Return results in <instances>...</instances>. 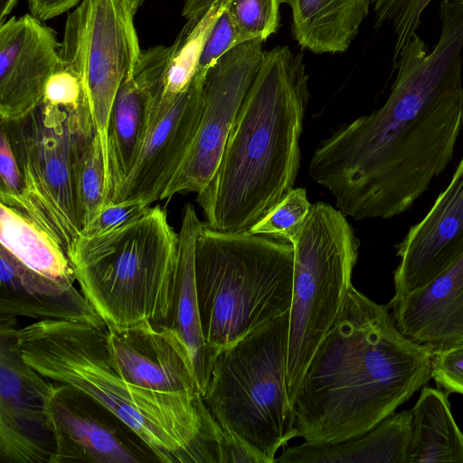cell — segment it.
<instances>
[{
  "label": "cell",
  "mask_w": 463,
  "mask_h": 463,
  "mask_svg": "<svg viewBox=\"0 0 463 463\" xmlns=\"http://www.w3.org/2000/svg\"><path fill=\"white\" fill-rule=\"evenodd\" d=\"M201 326L214 358L290 310L294 249L268 236L224 232L204 222L194 246Z\"/></svg>",
  "instance_id": "6"
},
{
  "label": "cell",
  "mask_w": 463,
  "mask_h": 463,
  "mask_svg": "<svg viewBox=\"0 0 463 463\" xmlns=\"http://www.w3.org/2000/svg\"><path fill=\"white\" fill-rule=\"evenodd\" d=\"M0 459L54 463L50 402L55 383L24 361L15 317L0 316Z\"/></svg>",
  "instance_id": "11"
},
{
  "label": "cell",
  "mask_w": 463,
  "mask_h": 463,
  "mask_svg": "<svg viewBox=\"0 0 463 463\" xmlns=\"http://www.w3.org/2000/svg\"><path fill=\"white\" fill-rule=\"evenodd\" d=\"M204 77L197 71L183 92L152 102L139 156L109 203L137 199L151 204L161 200L195 137L203 109Z\"/></svg>",
  "instance_id": "13"
},
{
  "label": "cell",
  "mask_w": 463,
  "mask_h": 463,
  "mask_svg": "<svg viewBox=\"0 0 463 463\" xmlns=\"http://www.w3.org/2000/svg\"><path fill=\"white\" fill-rule=\"evenodd\" d=\"M432 0H371L375 28L390 24L394 32L393 65L402 48L408 43L421 22L425 9Z\"/></svg>",
  "instance_id": "30"
},
{
  "label": "cell",
  "mask_w": 463,
  "mask_h": 463,
  "mask_svg": "<svg viewBox=\"0 0 463 463\" xmlns=\"http://www.w3.org/2000/svg\"><path fill=\"white\" fill-rule=\"evenodd\" d=\"M59 47L55 32L33 14L0 24L1 120L23 118L43 103Z\"/></svg>",
  "instance_id": "15"
},
{
  "label": "cell",
  "mask_w": 463,
  "mask_h": 463,
  "mask_svg": "<svg viewBox=\"0 0 463 463\" xmlns=\"http://www.w3.org/2000/svg\"><path fill=\"white\" fill-rule=\"evenodd\" d=\"M150 204L143 200H124L107 203L80 235L90 237L117 228L142 214Z\"/></svg>",
  "instance_id": "31"
},
{
  "label": "cell",
  "mask_w": 463,
  "mask_h": 463,
  "mask_svg": "<svg viewBox=\"0 0 463 463\" xmlns=\"http://www.w3.org/2000/svg\"><path fill=\"white\" fill-rule=\"evenodd\" d=\"M291 9L294 39L312 52L347 51L370 10L371 0H281Z\"/></svg>",
  "instance_id": "23"
},
{
  "label": "cell",
  "mask_w": 463,
  "mask_h": 463,
  "mask_svg": "<svg viewBox=\"0 0 463 463\" xmlns=\"http://www.w3.org/2000/svg\"><path fill=\"white\" fill-rule=\"evenodd\" d=\"M18 0H0V24L7 20Z\"/></svg>",
  "instance_id": "35"
},
{
  "label": "cell",
  "mask_w": 463,
  "mask_h": 463,
  "mask_svg": "<svg viewBox=\"0 0 463 463\" xmlns=\"http://www.w3.org/2000/svg\"><path fill=\"white\" fill-rule=\"evenodd\" d=\"M0 178L2 203L6 204L22 194V173L7 132L2 125L0 131Z\"/></svg>",
  "instance_id": "33"
},
{
  "label": "cell",
  "mask_w": 463,
  "mask_h": 463,
  "mask_svg": "<svg viewBox=\"0 0 463 463\" xmlns=\"http://www.w3.org/2000/svg\"><path fill=\"white\" fill-rule=\"evenodd\" d=\"M0 316L103 323L73 286L40 274L0 247Z\"/></svg>",
  "instance_id": "20"
},
{
  "label": "cell",
  "mask_w": 463,
  "mask_h": 463,
  "mask_svg": "<svg viewBox=\"0 0 463 463\" xmlns=\"http://www.w3.org/2000/svg\"><path fill=\"white\" fill-rule=\"evenodd\" d=\"M263 41L244 42L223 54L206 71L203 109L195 137L161 200L200 193L221 160L241 103L259 71Z\"/></svg>",
  "instance_id": "10"
},
{
  "label": "cell",
  "mask_w": 463,
  "mask_h": 463,
  "mask_svg": "<svg viewBox=\"0 0 463 463\" xmlns=\"http://www.w3.org/2000/svg\"><path fill=\"white\" fill-rule=\"evenodd\" d=\"M1 247L29 269L48 278L74 282L69 258L60 245L33 220L0 203Z\"/></svg>",
  "instance_id": "26"
},
{
  "label": "cell",
  "mask_w": 463,
  "mask_h": 463,
  "mask_svg": "<svg viewBox=\"0 0 463 463\" xmlns=\"http://www.w3.org/2000/svg\"><path fill=\"white\" fill-rule=\"evenodd\" d=\"M87 16L85 94L93 128L104 156L107 194L109 166L108 128L117 92L140 58L134 14L124 0H82Z\"/></svg>",
  "instance_id": "14"
},
{
  "label": "cell",
  "mask_w": 463,
  "mask_h": 463,
  "mask_svg": "<svg viewBox=\"0 0 463 463\" xmlns=\"http://www.w3.org/2000/svg\"><path fill=\"white\" fill-rule=\"evenodd\" d=\"M455 1L459 3V4H461V5H463V0H455Z\"/></svg>",
  "instance_id": "37"
},
{
  "label": "cell",
  "mask_w": 463,
  "mask_h": 463,
  "mask_svg": "<svg viewBox=\"0 0 463 463\" xmlns=\"http://www.w3.org/2000/svg\"><path fill=\"white\" fill-rule=\"evenodd\" d=\"M25 363L98 401L125 421L161 463H226L227 433L201 392H158L127 381L111 362L107 326L61 319L18 327Z\"/></svg>",
  "instance_id": "3"
},
{
  "label": "cell",
  "mask_w": 463,
  "mask_h": 463,
  "mask_svg": "<svg viewBox=\"0 0 463 463\" xmlns=\"http://www.w3.org/2000/svg\"><path fill=\"white\" fill-rule=\"evenodd\" d=\"M311 204L305 188H293L249 232L291 243L304 224Z\"/></svg>",
  "instance_id": "28"
},
{
  "label": "cell",
  "mask_w": 463,
  "mask_h": 463,
  "mask_svg": "<svg viewBox=\"0 0 463 463\" xmlns=\"http://www.w3.org/2000/svg\"><path fill=\"white\" fill-rule=\"evenodd\" d=\"M411 431V411H402L352 439L287 445L275 463H407Z\"/></svg>",
  "instance_id": "22"
},
{
  "label": "cell",
  "mask_w": 463,
  "mask_h": 463,
  "mask_svg": "<svg viewBox=\"0 0 463 463\" xmlns=\"http://www.w3.org/2000/svg\"><path fill=\"white\" fill-rule=\"evenodd\" d=\"M75 192L82 229L107 204V175L101 140L95 131L81 146L74 171Z\"/></svg>",
  "instance_id": "27"
},
{
  "label": "cell",
  "mask_w": 463,
  "mask_h": 463,
  "mask_svg": "<svg viewBox=\"0 0 463 463\" xmlns=\"http://www.w3.org/2000/svg\"><path fill=\"white\" fill-rule=\"evenodd\" d=\"M178 233L159 205L99 235H80L69 255L80 291L108 328L161 326L175 295Z\"/></svg>",
  "instance_id": "5"
},
{
  "label": "cell",
  "mask_w": 463,
  "mask_h": 463,
  "mask_svg": "<svg viewBox=\"0 0 463 463\" xmlns=\"http://www.w3.org/2000/svg\"><path fill=\"white\" fill-rule=\"evenodd\" d=\"M434 357L399 330L387 305L352 286L296 396L297 437L323 445L366 433L429 383Z\"/></svg>",
  "instance_id": "2"
},
{
  "label": "cell",
  "mask_w": 463,
  "mask_h": 463,
  "mask_svg": "<svg viewBox=\"0 0 463 463\" xmlns=\"http://www.w3.org/2000/svg\"><path fill=\"white\" fill-rule=\"evenodd\" d=\"M169 46L142 51L133 71L122 81L108 128L109 203L126 180L141 152L149 122L151 104L163 92Z\"/></svg>",
  "instance_id": "18"
},
{
  "label": "cell",
  "mask_w": 463,
  "mask_h": 463,
  "mask_svg": "<svg viewBox=\"0 0 463 463\" xmlns=\"http://www.w3.org/2000/svg\"><path fill=\"white\" fill-rule=\"evenodd\" d=\"M129 11L135 15L137 9L145 2V0H124Z\"/></svg>",
  "instance_id": "36"
},
{
  "label": "cell",
  "mask_w": 463,
  "mask_h": 463,
  "mask_svg": "<svg viewBox=\"0 0 463 463\" xmlns=\"http://www.w3.org/2000/svg\"><path fill=\"white\" fill-rule=\"evenodd\" d=\"M308 79L302 52L288 45L264 51L217 169L197 194L209 227L249 232L294 188Z\"/></svg>",
  "instance_id": "4"
},
{
  "label": "cell",
  "mask_w": 463,
  "mask_h": 463,
  "mask_svg": "<svg viewBox=\"0 0 463 463\" xmlns=\"http://www.w3.org/2000/svg\"><path fill=\"white\" fill-rule=\"evenodd\" d=\"M281 0H229L227 11L241 43L265 42L279 26Z\"/></svg>",
  "instance_id": "29"
},
{
  "label": "cell",
  "mask_w": 463,
  "mask_h": 463,
  "mask_svg": "<svg viewBox=\"0 0 463 463\" xmlns=\"http://www.w3.org/2000/svg\"><path fill=\"white\" fill-rule=\"evenodd\" d=\"M23 177L8 203L39 224L69 255L82 230L75 192L79 152L95 129L88 106L78 110L42 103L15 121H3Z\"/></svg>",
  "instance_id": "9"
},
{
  "label": "cell",
  "mask_w": 463,
  "mask_h": 463,
  "mask_svg": "<svg viewBox=\"0 0 463 463\" xmlns=\"http://www.w3.org/2000/svg\"><path fill=\"white\" fill-rule=\"evenodd\" d=\"M194 207L183 209L178 232V257L175 295L170 316L165 325L185 346L202 395L209 383L214 356L207 345L201 326L194 275V246L202 226Z\"/></svg>",
  "instance_id": "21"
},
{
  "label": "cell",
  "mask_w": 463,
  "mask_h": 463,
  "mask_svg": "<svg viewBox=\"0 0 463 463\" xmlns=\"http://www.w3.org/2000/svg\"><path fill=\"white\" fill-rule=\"evenodd\" d=\"M229 0H185V24L169 46V57L161 97L173 99L183 92L197 72L211 33Z\"/></svg>",
  "instance_id": "25"
},
{
  "label": "cell",
  "mask_w": 463,
  "mask_h": 463,
  "mask_svg": "<svg viewBox=\"0 0 463 463\" xmlns=\"http://www.w3.org/2000/svg\"><path fill=\"white\" fill-rule=\"evenodd\" d=\"M82 0H28L31 14L41 21L56 17L76 7Z\"/></svg>",
  "instance_id": "34"
},
{
  "label": "cell",
  "mask_w": 463,
  "mask_h": 463,
  "mask_svg": "<svg viewBox=\"0 0 463 463\" xmlns=\"http://www.w3.org/2000/svg\"><path fill=\"white\" fill-rule=\"evenodd\" d=\"M291 244L294 275L287 383L294 405L315 352L343 311L360 242L340 210L317 202Z\"/></svg>",
  "instance_id": "8"
},
{
  "label": "cell",
  "mask_w": 463,
  "mask_h": 463,
  "mask_svg": "<svg viewBox=\"0 0 463 463\" xmlns=\"http://www.w3.org/2000/svg\"><path fill=\"white\" fill-rule=\"evenodd\" d=\"M288 325L289 311L220 352L203 394L221 427L259 463H274L298 434L287 383Z\"/></svg>",
  "instance_id": "7"
},
{
  "label": "cell",
  "mask_w": 463,
  "mask_h": 463,
  "mask_svg": "<svg viewBox=\"0 0 463 463\" xmlns=\"http://www.w3.org/2000/svg\"><path fill=\"white\" fill-rule=\"evenodd\" d=\"M409 339L439 352L463 344V253L423 287L387 305Z\"/></svg>",
  "instance_id": "19"
},
{
  "label": "cell",
  "mask_w": 463,
  "mask_h": 463,
  "mask_svg": "<svg viewBox=\"0 0 463 463\" xmlns=\"http://www.w3.org/2000/svg\"><path fill=\"white\" fill-rule=\"evenodd\" d=\"M411 411L407 463H463V433L451 413L449 393L423 386Z\"/></svg>",
  "instance_id": "24"
},
{
  "label": "cell",
  "mask_w": 463,
  "mask_h": 463,
  "mask_svg": "<svg viewBox=\"0 0 463 463\" xmlns=\"http://www.w3.org/2000/svg\"><path fill=\"white\" fill-rule=\"evenodd\" d=\"M50 414L56 449L54 463L159 462L118 416L68 384L55 383Z\"/></svg>",
  "instance_id": "12"
},
{
  "label": "cell",
  "mask_w": 463,
  "mask_h": 463,
  "mask_svg": "<svg viewBox=\"0 0 463 463\" xmlns=\"http://www.w3.org/2000/svg\"><path fill=\"white\" fill-rule=\"evenodd\" d=\"M107 345L112 364L131 383L158 392H201L188 352L169 328L150 322L107 327Z\"/></svg>",
  "instance_id": "17"
},
{
  "label": "cell",
  "mask_w": 463,
  "mask_h": 463,
  "mask_svg": "<svg viewBox=\"0 0 463 463\" xmlns=\"http://www.w3.org/2000/svg\"><path fill=\"white\" fill-rule=\"evenodd\" d=\"M431 50L416 33L401 51L392 90L372 113L316 147L308 174L346 217L408 211L453 157L463 128V5L441 0Z\"/></svg>",
  "instance_id": "1"
},
{
  "label": "cell",
  "mask_w": 463,
  "mask_h": 463,
  "mask_svg": "<svg viewBox=\"0 0 463 463\" xmlns=\"http://www.w3.org/2000/svg\"><path fill=\"white\" fill-rule=\"evenodd\" d=\"M431 378L449 394L463 395V344L435 352Z\"/></svg>",
  "instance_id": "32"
},
{
  "label": "cell",
  "mask_w": 463,
  "mask_h": 463,
  "mask_svg": "<svg viewBox=\"0 0 463 463\" xmlns=\"http://www.w3.org/2000/svg\"><path fill=\"white\" fill-rule=\"evenodd\" d=\"M395 248L393 297L423 287L463 253V156L429 213Z\"/></svg>",
  "instance_id": "16"
}]
</instances>
